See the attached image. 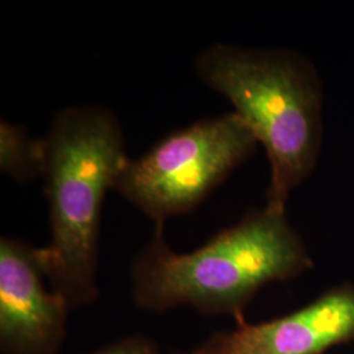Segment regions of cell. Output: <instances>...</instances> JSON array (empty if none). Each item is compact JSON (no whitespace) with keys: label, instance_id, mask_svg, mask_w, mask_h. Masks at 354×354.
<instances>
[{"label":"cell","instance_id":"cell-1","mask_svg":"<svg viewBox=\"0 0 354 354\" xmlns=\"http://www.w3.org/2000/svg\"><path fill=\"white\" fill-rule=\"evenodd\" d=\"M314 268L286 212L268 206L244 215L203 247L177 253L155 227L131 264L134 304L147 313L190 306L203 315L244 322V310L268 283L295 279Z\"/></svg>","mask_w":354,"mask_h":354},{"label":"cell","instance_id":"cell-7","mask_svg":"<svg viewBox=\"0 0 354 354\" xmlns=\"http://www.w3.org/2000/svg\"><path fill=\"white\" fill-rule=\"evenodd\" d=\"M44 140H33L26 127L0 122V169L20 184L44 174Z\"/></svg>","mask_w":354,"mask_h":354},{"label":"cell","instance_id":"cell-4","mask_svg":"<svg viewBox=\"0 0 354 354\" xmlns=\"http://www.w3.org/2000/svg\"><path fill=\"white\" fill-rule=\"evenodd\" d=\"M252 131L231 112L167 136L138 159L127 158L114 190L155 222L194 210L257 147Z\"/></svg>","mask_w":354,"mask_h":354},{"label":"cell","instance_id":"cell-3","mask_svg":"<svg viewBox=\"0 0 354 354\" xmlns=\"http://www.w3.org/2000/svg\"><path fill=\"white\" fill-rule=\"evenodd\" d=\"M194 68L266 149V205L286 212L292 190L311 176L323 143V84L311 59L288 49L215 44Z\"/></svg>","mask_w":354,"mask_h":354},{"label":"cell","instance_id":"cell-6","mask_svg":"<svg viewBox=\"0 0 354 354\" xmlns=\"http://www.w3.org/2000/svg\"><path fill=\"white\" fill-rule=\"evenodd\" d=\"M354 342V285L344 282L283 317L219 330L177 354H323Z\"/></svg>","mask_w":354,"mask_h":354},{"label":"cell","instance_id":"cell-8","mask_svg":"<svg viewBox=\"0 0 354 354\" xmlns=\"http://www.w3.org/2000/svg\"><path fill=\"white\" fill-rule=\"evenodd\" d=\"M89 354H160V351L149 336L129 335Z\"/></svg>","mask_w":354,"mask_h":354},{"label":"cell","instance_id":"cell-2","mask_svg":"<svg viewBox=\"0 0 354 354\" xmlns=\"http://www.w3.org/2000/svg\"><path fill=\"white\" fill-rule=\"evenodd\" d=\"M42 140L51 241L39 260L51 290L74 311L99 297L102 203L127 160L125 138L115 114L93 105L59 111Z\"/></svg>","mask_w":354,"mask_h":354},{"label":"cell","instance_id":"cell-5","mask_svg":"<svg viewBox=\"0 0 354 354\" xmlns=\"http://www.w3.org/2000/svg\"><path fill=\"white\" fill-rule=\"evenodd\" d=\"M39 248L0 239V352L58 354L67 337L68 304L45 286Z\"/></svg>","mask_w":354,"mask_h":354}]
</instances>
